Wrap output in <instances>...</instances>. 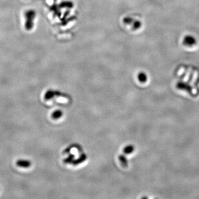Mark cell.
I'll return each mask as SVG.
<instances>
[{
  "label": "cell",
  "instance_id": "cell-3",
  "mask_svg": "<svg viewBox=\"0 0 199 199\" xmlns=\"http://www.w3.org/2000/svg\"><path fill=\"white\" fill-rule=\"evenodd\" d=\"M33 20L32 18H26L25 23V28L28 30H32L33 27Z\"/></svg>",
  "mask_w": 199,
  "mask_h": 199
},
{
  "label": "cell",
  "instance_id": "cell-8",
  "mask_svg": "<svg viewBox=\"0 0 199 199\" xmlns=\"http://www.w3.org/2000/svg\"><path fill=\"white\" fill-rule=\"evenodd\" d=\"M120 159H121V161H123V163H124V164H126V160L125 157H120Z\"/></svg>",
  "mask_w": 199,
  "mask_h": 199
},
{
  "label": "cell",
  "instance_id": "cell-2",
  "mask_svg": "<svg viewBox=\"0 0 199 199\" xmlns=\"http://www.w3.org/2000/svg\"><path fill=\"white\" fill-rule=\"evenodd\" d=\"M16 164L19 167L25 168H29L31 164H32L31 162L30 161H28V160H22V159L18 160L16 161Z\"/></svg>",
  "mask_w": 199,
  "mask_h": 199
},
{
  "label": "cell",
  "instance_id": "cell-5",
  "mask_svg": "<svg viewBox=\"0 0 199 199\" xmlns=\"http://www.w3.org/2000/svg\"><path fill=\"white\" fill-rule=\"evenodd\" d=\"M138 79L140 82H145L147 80V76L143 72H141L138 75Z\"/></svg>",
  "mask_w": 199,
  "mask_h": 199
},
{
  "label": "cell",
  "instance_id": "cell-6",
  "mask_svg": "<svg viewBox=\"0 0 199 199\" xmlns=\"http://www.w3.org/2000/svg\"><path fill=\"white\" fill-rule=\"evenodd\" d=\"M62 115V112L59 110H57L55 111L54 113L52 114V117L54 119H59Z\"/></svg>",
  "mask_w": 199,
  "mask_h": 199
},
{
  "label": "cell",
  "instance_id": "cell-1",
  "mask_svg": "<svg viewBox=\"0 0 199 199\" xmlns=\"http://www.w3.org/2000/svg\"><path fill=\"white\" fill-rule=\"evenodd\" d=\"M196 38L191 35H185L182 40V44L184 46L187 47H191L195 46L196 44Z\"/></svg>",
  "mask_w": 199,
  "mask_h": 199
},
{
  "label": "cell",
  "instance_id": "cell-4",
  "mask_svg": "<svg viewBox=\"0 0 199 199\" xmlns=\"http://www.w3.org/2000/svg\"><path fill=\"white\" fill-rule=\"evenodd\" d=\"M25 18H32L34 19L35 16V12L33 10H28L25 13Z\"/></svg>",
  "mask_w": 199,
  "mask_h": 199
},
{
  "label": "cell",
  "instance_id": "cell-7",
  "mask_svg": "<svg viewBox=\"0 0 199 199\" xmlns=\"http://www.w3.org/2000/svg\"><path fill=\"white\" fill-rule=\"evenodd\" d=\"M133 150H134V148L132 145H128L124 148V151L126 153L128 154V153H131L133 151Z\"/></svg>",
  "mask_w": 199,
  "mask_h": 199
}]
</instances>
